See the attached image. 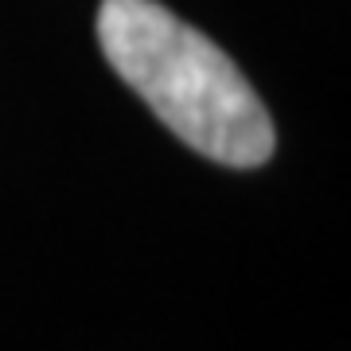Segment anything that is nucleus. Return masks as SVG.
Listing matches in <instances>:
<instances>
[{
	"mask_svg": "<svg viewBox=\"0 0 351 351\" xmlns=\"http://www.w3.org/2000/svg\"><path fill=\"white\" fill-rule=\"evenodd\" d=\"M98 43L113 71L199 156L226 168H258L274 156V117L239 63L160 0H101Z\"/></svg>",
	"mask_w": 351,
	"mask_h": 351,
	"instance_id": "1",
	"label": "nucleus"
}]
</instances>
